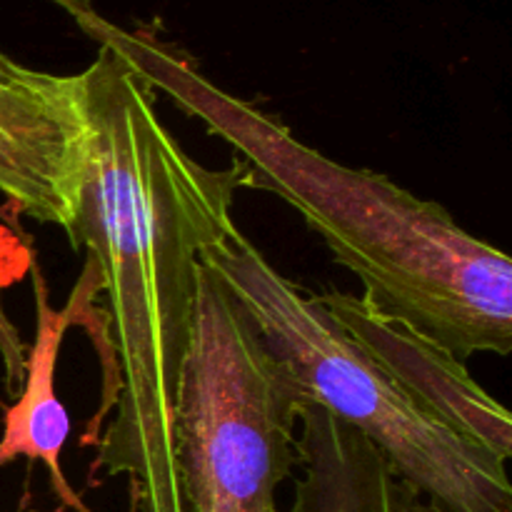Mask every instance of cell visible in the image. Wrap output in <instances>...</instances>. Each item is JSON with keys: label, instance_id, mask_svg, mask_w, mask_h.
Wrapping results in <instances>:
<instances>
[{"label": "cell", "instance_id": "7a4b0ae2", "mask_svg": "<svg viewBox=\"0 0 512 512\" xmlns=\"http://www.w3.org/2000/svg\"><path fill=\"white\" fill-rule=\"evenodd\" d=\"M55 3L95 43L123 53L155 93L225 140L245 165L240 188L293 205L378 313L460 363L480 353L510 355L512 263L503 250L460 228L435 200L300 143L288 125L225 93L155 35L113 25L85 0Z\"/></svg>", "mask_w": 512, "mask_h": 512}, {"label": "cell", "instance_id": "52a82bcc", "mask_svg": "<svg viewBox=\"0 0 512 512\" xmlns=\"http://www.w3.org/2000/svg\"><path fill=\"white\" fill-rule=\"evenodd\" d=\"M88 148L83 75L60 100H0V195L15 213L68 230Z\"/></svg>", "mask_w": 512, "mask_h": 512}, {"label": "cell", "instance_id": "6da1fadb", "mask_svg": "<svg viewBox=\"0 0 512 512\" xmlns=\"http://www.w3.org/2000/svg\"><path fill=\"white\" fill-rule=\"evenodd\" d=\"M83 75L88 148L78 205L65 230L100 275L103 308L85 310L103 358L100 408L83 448L88 485L128 478V512H188L175 458V415L198 298L200 253L238 225L245 165L208 168L158 113L155 90L113 45Z\"/></svg>", "mask_w": 512, "mask_h": 512}, {"label": "cell", "instance_id": "5b68a950", "mask_svg": "<svg viewBox=\"0 0 512 512\" xmlns=\"http://www.w3.org/2000/svg\"><path fill=\"white\" fill-rule=\"evenodd\" d=\"M318 300L415 398L508 463L512 455L510 413L470 378L465 363L423 335L385 318L363 295L328 288L318 293Z\"/></svg>", "mask_w": 512, "mask_h": 512}, {"label": "cell", "instance_id": "277c9868", "mask_svg": "<svg viewBox=\"0 0 512 512\" xmlns=\"http://www.w3.org/2000/svg\"><path fill=\"white\" fill-rule=\"evenodd\" d=\"M303 408L240 300L200 260L175 415L185 510L283 512L278 488L298 465L295 425Z\"/></svg>", "mask_w": 512, "mask_h": 512}, {"label": "cell", "instance_id": "30bf717a", "mask_svg": "<svg viewBox=\"0 0 512 512\" xmlns=\"http://www.w3.org/2000/svg\"><path fill=\"white\" fill-rule=\"evenodd\" d=\"M25 348L23 338H20L18 328L10 323V318L5 315L3 308V290H0V363L5 370V390L10 395L18 393L20 385L25 378Z\"/></svg>", "mask_w": 512, "mask_h": 512}, {"label": "cell", "instance_id": "9c48e42d", "mask_svg": "<svg viewBox=\"0 0 512 512\" xmlns=\"http://www.w3.org/2000/svg\"><path fill=\"white\" fill-rule=\"evenodd\" d=\"M78 88V73H45L0 53V100H60L70 98Z\"/></svg>", "mask_w": 512, "mask_h": 512}, {"label": "cell", "instance_id": "ba28073f", "mask_svg": "<svg viewBox=\"0 0 512 512\" xmlns=\"http://www.w3.org/2000/svg\"><path fill=\"white\" fill-rule=\"evenodd\" d=\"M300 478L288 512H445L405 483L385 455L318 405L298 415Z\"/></svg>", "mask_w": 512, "mask_h": 512}, {"label": "cell", "instance_id": "3957f363", "mask_svg": "<svg viewBox=\"0 0 512 512\" xmlns=\"http://www.w3.org/2000/svg\"><path fill=\"white\" fill-rule=\"evenodd\" d=\"M228 283L305 405L328 410L445 512H512L508 463L415 398L318 300L238 228L200 253Z\"/></svg>", "mask_w": 512, "mask_h": 512}, {"label": "cell", "instance_id": "8992f818", "mask_svg": "<svg viewBox=\"0 0 512 512\" xmlns=\"http://www.w3.org/2000/svg\"><path fill=\"white\" fill-rule=\"evenodd\" d=\"M28 270L33 278L35 298V338L25 353V378L18 390V400L8 408L0 438V468L25 458L28 465L43 463L50 475V488L60 510L93 512L83 503L73 485L65 480L60 455L70 438V418L65 405L55 393L60 345L73 325H80L85 310L100 293V275L93 260L85 258L83 273L63 308H53L48 300V283L43 278L35 250L28 248Z\"/></svg>", "mask_w": 512, "mask_h": 512}]
</instances>
